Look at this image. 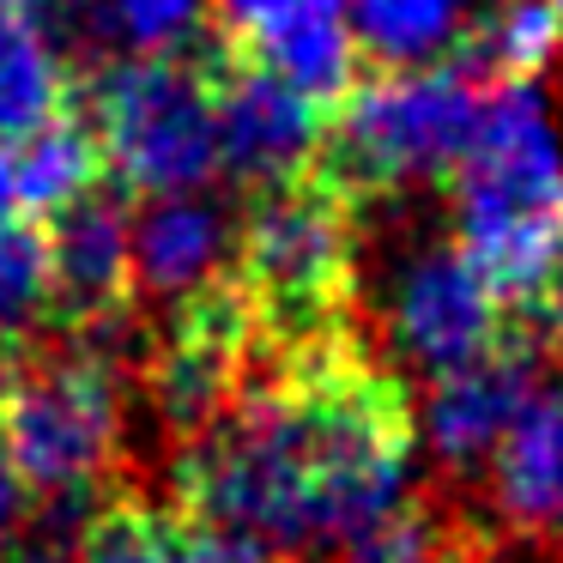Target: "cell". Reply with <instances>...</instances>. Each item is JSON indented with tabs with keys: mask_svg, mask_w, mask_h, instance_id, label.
<instances>
[{
	"mask_svg": "<svg viewBox=\"0 0 563 563\" xmlns=\"http://www.w3.org/2000/svg\"><path fill=\"white\" fill-rule=\"evenodd\" d=\"M418 406L364 328L303 357H249L207 437L164 461L170 503L255 527L291 563H316L406 490Z\"/></svg>",
	"mask_w": 563,
	"mask_h": 563,
	"instance_id": "1",
	"label": "cell"
},
{
	"mask_svg": "<svg viewBox=\"0 0 563 563\" xmlns=\"http://www.w3.org/2000/svg\"><path fill=\"white\" fill-rule=\"evenodd\" d=\"M236 291L249 303V357H303L357 333L352 309V200L316 158L243 188Z\"/></svg>",
	"mask_w": 563,
	"mask_h": 563,
	"instance_id": "2",
	"label": "cell"
},
{
	"mask_svg": "<svg viewBox=\"0 0 563 563\" xmlns=\"http://www.w3.org/2000/svg\"><path fill=\"white\" fill-rule=\"evenodd\" d=\"M128 376L79 345L37 333L0 400V437L31 503H74L128 485Z\"/></svg>",
	"mask_w": 563,
	"mask_h": 563,
	"instance_id": "3",
	"label": "cell"
},
{
	"mask_svg": "<svg viewBox=\"0 0 563 563\" xmlns=\"http://www.w3.org/2000/svg\"><path fill=\"white\" fill-rule=\"evenodd\" d=\"M478 128V91L449 67H364L328 110L316 164L345 200L449 188Z\"/></svg>",
	"mask_w": 563,
	"mask_h": 563,
	"instance_id": "4",
	"label": "cell"
},
{
	"mask_svg": "<svg viewBox=\"0 0 563 563\" xmlns=\"http://www.w3.org/2000/svg\"><path fill=\"white\" fill-rule=\"evenodd\" d=\"M74 98L98 128L103 170L122 176L134 195H176L224 176L219 115L195 31L176 49L115 55L91 74H74Z\"/></svg>",
	"mask_w": 563,
	"mask_h": 563,
	"instance_id": "5",
	"label": "cell"
},
{
	"mask_svg": "<svg viewBox=\"0 0 563 563\" xmlns=\"http://www.w3.org/2000/svg\"><path fill=\"white\" fill-rule=\"evenodd\" d=\"M207 13V7H200ZM195 49L207 62V86H212V115H219V152L236 188H261L273 176H291L316 158L328 110L316 98L279 79L267 62L236 55L231 43L212 37V25H195Z\"/></svg>",
	"mask_w": 563,
	"mask_h": 563,
	"instance_id": "6",
	"label": "cell"
},
{
	"mask_svg": "<svg viewBox=\"0 0 563 563\" xmlns=\"http://www.w3.org/2000/svg\"><path fill=\"white\" fill-rule=\"evenodd\" d=\"M551 364L545 345H533L527 333H503L490 352L466 357V364L442 369L424 382V406H418V437L430 449V466L449 490L478 485L497 437L509 430V418L521 412V400L533 394L539 369Z\"/></svg>",
	"mask_w": 563,
	"mask_h": 563,
	"instance_id": "7",
	"label": "cell"
},
{
	"mask_svg": "<svg viewBox=\"0 0 563 563\" xmlns=\"http://www.w3.org/2000/svg\"><path fill=\"white\" fill-rule=\"evenodd\" d=\"M243 236V188H176L134 200V303L146 316L188 303L195 291L231 279Z\"/></svg>",
	"mask_w": 563,
	"mask_h": 563,
	"instance_id": "8",
	"label": "cell"
},
{
	"mask_svg": "<svg viewBox=\"0 0 563 563\" xmlns=\"http://www.w3.org/2000/svg\"><path fill=\"white\" fill-rule=\"evenodd\" d=\"M478 515L515 545H563V357L539 369L533 394L490 449L478 473Z\"/></svg>",
	"mask_w": 563,
	"mask_h": 563,
	"instance_id": "9",
	"label": "cell"
},
{
	"mask_svg": "<svg viewBox=\"0 0 563 563\" xmlns=\"http://www.w3.org/2000/svg\"><path fill=\"white\" fill-rule=\"evenodd\" d=\"M134 188L103 170L86 183L74 200L43 219L49 231V267H55V316L62 321H91L110 309L134 303Z\"/></svg>",
	"mask_w": 563,
	"mask_h": 563,
	"instance_id": "10",
	"label": "cell"
},
{
	"mask_svg": "<svg viewBox=\"0 0 563 563\" xmlns=\"http://www.w3.org/2000/svg\"><path fill=\"white\" fill-rule=\"evenodd\" d=\"M485 515H473V503L449 485L430 490H400L376 521H364L357 533H345L333 551H321L316 563H497Z\"/></svg>",
	"mask_w": 563,
	"mask_h": 563,
	"instance_id": "11",
	"label": "cell"
},
{
	"mask_svg": "<svg viewBox=\"0 0 563 563\" xmlns=\"http://www.w3.org/2000/svg\"><path fill=\"white\" fill-rule=\"evenodd\" d=\"M74 98V67L62 62L55 37L37 13L0 7V146H19Z\"/></svg>",
	"mask_w": 563,
	"mask_h": 563,
	"instance_id": "12",
	"label": "cell"
},
{
	"mask_svg": "<svg viewBox=\"0 0 563 563\" xmlns=\"http://www.w3.org/2000/svg\"><path fill=\"white\" fill-rule=\"evenodd\" d=\"M98 176H103V146H98L91 115L79 110V98H67V110L49 115L37 134H25L13 152L19 212H31V219H49L62 200H74Z\"/></svg>",
	"mask_w": 563,
	"mask_h": 563,
	"instance_id": "13",
	"label": "cell"
},
{
	"mask_svg": "<svg viewBox=\"0 0 563 563\" xmlns=\"http://www.w3.org/2000/svg\"><path fill=\"white\" fill-rule=\"evenodd\" d=\"M352 37L364 67H424L442 62L466 19V0H364L352 7Z\"/></svg>",
	"mask_w": 563,
	"mask_h": 563,
	"instance_id": "14",
	"label": "cell"
},
{
	"mask_svg": "<svg viewBox=\"0 0 563 563\" xmlns=\"http://www.w3.org/2000/svg\"><path fill=\"white\" fill-rule=\"evenodd\" d=\"M55 316V267H49V231L31 212H13L0 224V333L37 340Z\"/></svg>",
	"mask_w": 563,
	"mask_h": 563,
	"instance_id": "15",
	"label": "cell"
},
{
	"mask_svg": "<svg viewBox=\"0 0 563 563\" xmlns=\"http://www.w3.org/2000/svg\"><path fill=\"white\" fill-rule=\"evenodd\" d=\"M79 563H164L158 551V503H146L134 485L103 490L74 527Z\"/></svg>",
	"mask_w": 563,
	"mask_h": 563,
	"instance_id": "16",
	"label": "cell"
},
{
	"mask_svg": "<svg viewBox=\"0 0 563 563\" xmlns=\"http://www.w3.org/2000/svg\"><path fill=\"white\" fill-rule=\"evenodd\" d=\"M158 551L164 563H291L255 527L219 521V515L183 509V503H158Z\"/></svg>",
	"mask_w": 563,
	"mask_h": 563,
	"instance_id": "17",
	"label": "cell"
},
{
	"mask_svg": "<svg viewBox=\"0 0 563 563\" xmlns=\"http://www.w3.org/2000/svg\"><path fill=\"white\" fill-rule=\"evenodd\" d=\"M328 13H345V0H207V25L219 43H231L236 55H255L267 62L291 31L316 25Z\"/></svg>",
	"mask_w": 563,
	"mask_h": 563,
	"instance_id": "18",
	"label": "cell"
},
{
	"mask_svg": "<svg viewBox=\"0 0 563 563\" xmlns=\"http://www.w3.org/2000/svg\"><path fill=\"white\" fill-rule=\"evenodd\" d=\"M25 478H19L13 454H7V437H0V545H13L19 533V515H25Z\"/></svg>",
	"mask_w": 563,
	"mask_h": 563,
	"instance_id": "19",
	"label": "cell"
},
{
	"mask_svg": "<svg viewBox=\"0 0 563 563\" xmlns=\"http://www.w3.org/2000/svg\"><path fill=\"white\" fill-rule=\"evenodd\" d=\"M7 563H79L74 551V527H49V539H31V545H13Z\"/></svg>",
	"mask_w": 563,
	"mask_h": 563,
	"instance_id": "20",
	"label": "cell"
},
{
	"mask_svg": "<svg viewBox=\"0 0 563 563\" xmlns=\"http://www.w3.org/2000/svg\"><path fill=\"white\" fill-rule=\"evenodd\" d=\"M19 364H25V340H13V333H0V400H7V388H13Z\"/></svg>",
	"mask_w": 563,
	"mask_h": 563,
	"instance_id": "21",
	"label": "cell"
},
{
	"mask_svg": "<svg viewBox=\"0 0 563 563\" xmlns=\"http://www.w3.org/2000/svg\"><path fill=\"white\" fill-rule=\"evenodd\" d=\"M19 212V188H13V152L0 146V224Z\"/></svg>",
	"mask_w": 563,
	"mask_h": 563,
	"instance_id": "22",
	"label": "cell"
},
{
	"mask_svg": "<svg viewBox=\"0 0 563 563\" xmlns=\"http://www.w3.org/2000/svg\"><path fill=\"white\" fill-rule=\"evenodd\" d=\"M0 7H19V13H37V7H55V0H0Z\"/></svg>",
	"mask_w": 563,
	"mask_h": 563,
	"instance_id": "23",
	"label": "cell"
},
{
	"mask_svg": "<svg viewBox=\"0 0 563 563\" xmlns=\"http://www.w3.org/2000/svg\"><path fill=\"white\" fill-rule=\"evenodd\" d=\"M551 558H558V563H563V545H558V551H551Z\"/></svg>",
	"mask_w": 563,
	"mask_h": 563,
	"instance_id": "24",
	"label": "cell"
},
{
	"mask_svg": "<svg viewBox=\"0 0 563 563\" xmlns=\"http://www.w3.org/2000/svg\"><path fill=\"white\" fill-rule=\"evenodd\" d=\"M345 7H364V0H345Z\"/></svg>",
	"mask_w": 563,
	"mask_h": 563,
	"instance_id": "25",
	"label": "cell"
},
{
	"mask_svg": "<svg viewBox=\"0 0 563 563\" xmlns=\"http://www.w3.org/2000/svg\"><path fill=\"white\" fill-rule=\"evenodd\" d=\"M558 13H563V0H558Z\"/></svg>",
	"mask_w": 563,
	"mask_h": 563,
	"instance_id": "26",
	"label": "cell"
}]
</instances>
